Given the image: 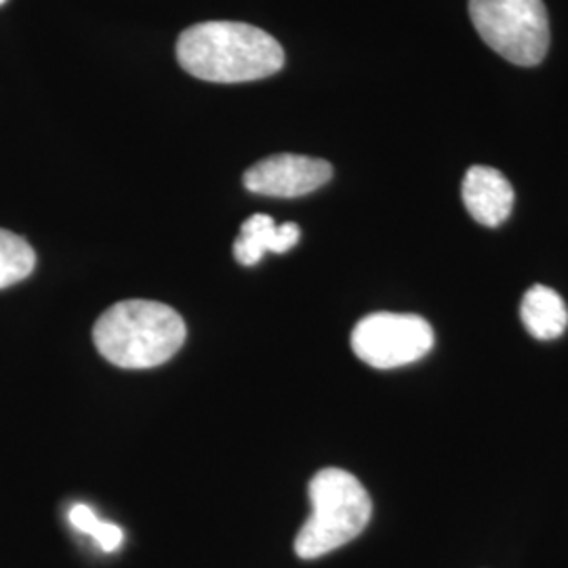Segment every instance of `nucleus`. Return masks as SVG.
Listing matches in <instances>:
<instances>
[{
	"instance_id": "obj_1",
	"label": "nucleus",
	"mask_w": 568,
	"mask_h": 568,
	"mask_svg": "<svg viewBox=\"0 0 568 568\" xmlns=\"http://www.w3.org/2000/svg\"><path fill=\"white\" fill-rule=\"evenodd\" d=\"M175 53L187 74L227 84L267 79L284 65L281 42L243 21L196 23L183 30Z\"/></svg>"
},
{
	"instance_id": "obj_11",
	"label": "nucleus",
	"mask_w": 568,
	"mask_h": 568,
	"mask_svg": "<svg viewBox=\"0 0 568 568\" xmlns=\"http://www.w3.org/2000/svg\"><path fill=\"white\" fill-rule=\"evenodd\" d=\"M70 523H72V527L79 528L84 535L93 537L103 551H116L122 546L124 535H122L121 528L112 523L100 520L98 514L89 506L79 504L70 509Z\"/></svg>"
},
{
	"instance_id": "obj_6",
	"label": "nucleus",
	"mask_w": 568,
	"mask_h": 568,
	"mask_svg": "<svg viewBox=\"0 0 568 568\" xmlns=\"http://www.w3.org/2000/svg\"><path fill=\"white\" fill-rule=\"evenodd\" d=\"M331 178L333 166L323 159L302 154H274L253 164L244 173V187L262 196L297 199L323 187Z\"/></svg>"
},
{
	"instance_id": "obj_4",
	"label": "nucleus",
	"mask_w": 568,
	"mask_h": 568,
	"mask_svg": "<svg viewBox=\"0 0 568 568\" xmlns=\"http://www.w3.org/2000/svg\"><path fill=\"white\" fill-rule=\"evenodd\" d=\"M469 18L480 39L516 65H537L548 53L544 0H469Z\"/></svg>"
},
{
	"instance_id": "obj_9",
	"label": "nucleus",
	"mask_w": 568,
	"mask_h": 568,
	"mask_svg": "<svg viewBox=\"0 0 568 568\" xmlns=\"http://www.w3.org/2000/svg\"><path fill=\"white\" fill-rule=\"evenodd\" d=\"M520 316L528 333L537 339H556L568 326V310L565 300L549 286H530L520 305Z\"/></svg>"
},
{
	"instance_id": "obj_3",
	"label": "nucleus",
	"mask_w": 568,
	"mask_h": 568,
	"mask_svg": "<svg viewBox=\"0 0 568 568\" xmlns=\"http://www.w3.org/2000/svg\"><path fill=\"white\" fill-rule=\"evenodd\" d=\"M310 504L312 514L295 539V554L304 560L321 558L356 539L373 514L366 488L339 467H326L312 478Z\"/></svg>"
},
{
	"instance_id": "obj_7",
	"label": "nucleus",
	"mask_w": 568,
	"mask_h": 568,
	"mask_svg": "<svg viewBox=\"0 0 568 568\" xmlns=\"http://www.w3.org/2000/svg\"><path fill=\"white\" fill-rule=\"evenodd\" d=\"M462 196L467 213L487 227L504 224L514 209V187L508 178L493 166L476 164L467 169Z\"/></svg>"
},
{
	"instance_id": "obj_8",
	"label": "nucleus",
	"mask_w": 568,
	"mask_h": 568,
	"mask_svg": "<svg viewBox=\"0 0 568 568\" xmlns=\"http://www.w3.org/2000/svg\"><path fill=\"white\" fill-rule=\"evenodd\" d=\"M302 239L300 225L286 222L274 224V220L264 213L248 217L241 225V234L234 243V257L241 265H255L262 262L264 253H286Z\"/></svg>"
},
{
	"instance_id": "obj_10",
	"label": "nucleus",
	"mask_w": 568,
	"mask_h": 568,
	"mask_svg": "<svg viewBox=\"0 0 568 568\" xmlns=\"http://www.w3.org/2000/svg\"><path fill=\"white\" fill-rule=\"evenodd\" d=\"M37 253L21 236L0 230V288L21 283L32 274Z\"/></svg>"
},
{
	"instance_id": "obj_12",
	"label": "nucleus",
	"mask_w": 568,
	"mask_h": 568,
	"mask_svg": "<svg viewBox=\"0 0 568 568\" xmlns=\"http://www.w3.org/2000/svg\"><path fill=\"white\" fill-rule=\"evenodd\" d=\"M4 2H7V0H0V7H2V4H4Z\"/></svg>"
},
{
	"instance_id": "obj_2",
	"label": "nucleus",
	"mask_w": 568,
	"mask_h": 568,
	"mask_svg": "<svg viewBox=\"0 0 568 568\" xmlns=\"http://www.w3.org/2000/svg\"><path fill=\"white\" fill-rule=\"evenodd\" d=\"M93 342L112 365L152 368L180 352L185 342V325L169 305L131 300L103 312L93 328Z\"/></svg>"
},
{
	"instance_id": "obj_5",
	"label": "nucleus",
	"mask_w": 568,
	"mask_h": 568,
	"mask_svg": "<svg viewBox=\"0 0 568 568\" xmlns=\"http://www.w3.org/2000/svg\"><path fill=\"white\" fill-rule=\"evenodd\" d=\"M434 347V331L415 314L377 312L352 333L354 354L373 368H398L417 363Z\"/></svg>"
}]
</instances>
